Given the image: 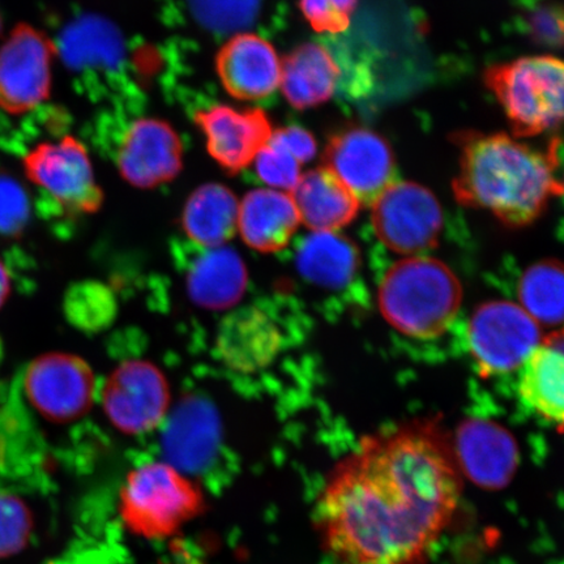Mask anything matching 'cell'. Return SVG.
<instances>
[{
	"mask_svg": "<svg viewBox=\"0 0 564 564\" xmlns=\"http://www.w3.org/2000/svg\"><path fill=\"white\" fill-rule=\"evenodd\" d=\"M359 0H300L303 17L319 33L348 30Z\"/></svg>",
	"mask_w": 564,
	"mask_h": 564,
	"instance_id": "obj_31",
	"label": "cell"
},
{
	"mask_svg": "<svg viewBox=\"0 0 564 564\" xmlns=\"http://www.w3.org/2000/svg\"><path fill=\"white\" fill-rule=\"evenodd\" d=\"M218 77L238 100H260L280 86L281 61L267 40L253 33H239L225 44L216 58Z\"/></svg>",
	"mask_w": 564,
	"mask_h": 564,
	"instance_id": "obj_15",
	"label": "cell"
},
{
	"mask_svg": "<svg viewBox=\"0 0 564 564\" xmlns=\"http://www.w3.org/2000/svg\"><path fill=\"white\" fill-rule=\"evenodd\" d=\"M31 217V202L25 189L10 175L0 173V239H17Z\"/></svg>",
	"mask_w": 564,
	"mask_h": 564,
	"instance_id": "obj_29",
	"label": "cell"
},
{
	"mask_svg": "<svg viewBox=\"0 0 564 564\" xmlns=\"http://www.w3.org/2000/svg\"><path fill=\"white\" fill-rule=\"evenodd\" d=\"M11 293V276L10 271L7 270V267L3 264L2 260H0V307L3 306V303L9 299Z\"/></svg>",
	"mask_w": 564,
	"mask_h": 564,
	"instance_id": "obj_33",
	"label": "cell"
},
{
	"mask_svg": "<svg viewBox=\"0 0 564 564\" xmlns=\"http://www.w3.org/2000/svg\"><path fill=\"white\" fill-rule=\"evenodd\" d=\"M3 343H2V338H0V364H2V359H3Z\"/></svg>",
	"mask_w": 564,
	"mask_h": 564,
	"instance_id": "obj_34",
	"label": "cell"
},
{
	"mask_svg": "<svg viewBox=\"0 0 564 564\" xmlns=\"http://www.w3.org/2000/svg\"><path fill=\"white\" fill-rule=\"evenodd\" d=\"M460 167L454 194L463 206L491 212L509 227L532 224L550 199L564 194L556 180L560 140L546 151L520 143L506 133H463Z\"/></svg>",
	"mask_w": 564,
	"mask_h": 564,
	"instance_id": "obj_2",
	"label": "cell"
},
{
	"mask_svg": "<svg viewBox=\"0 0 564 564\" xmlns=\"http://www.w3.org/2000/svg\"><path fill=\"white\" fill-rule=\"evenodd\" d=\"M259 178L278 192L293 193L301 181V164L291 154L268 143L256 158Z\"/></svg>",
	"mask_w": 564,
	"mask_h": 564,
	"instance_id": "obj_30",
	"label": "cell"
},
{
	"mask_svg": "<svg viewBox=\"0 0 564 564\" xmlns=\"http://www.w3.org/2000/svg\"><path fill=\"white\" fill-rule=\"evenodd\" d=\"M541 340L540 324L517 303H485L469 322L470 355L484 377L520 370Z\"/></svg>",
	"mask_w": 564,
	"mask_h": 564,
	"instance_id": "obj_8",
	"label": "cell"
},
{
	"mask_svg": "<svg viewBox=\"0 0 564 564\" xmlns=\"http://www.w3.org/2000/svg\"><path fill=\"white\" fill-rule=\"evenodd\" d=\"M259 3L260 0H189L200 23L220 32L249 25L257 15Z\"/></svg>",
	"mask_w": 564,
	"mask_h": 564,
	"instance_id": "obj_27",
	"label": "cell"
},
{
	"mask_svg": "<svg viewBox=\"0 0 564 564\" xmlns=\"http://www.w3.org/2000/svg\"><path fill=\"white\" fill-rule=\"evenodd\" d=\"M183 148L178 133L161 119L143 118L126 130L117 151L123 178L139 188L172 181L182 171Z\"/></svg>",
	"mask_w": 564,
	"mask_h": 564,
	"instance_id": "obj_13",
	"label": "cell"
},
{
	"mask_svg": "<svg viewBox=\"0 0 564 564\" xmlns=\"http://www.w3.org/2000/svg\"><path fill=\"white\" fill-rule=\"evenodd\" d=\"M519 397L532 412L564 433V327L542 337L520 369Z\"/></svg>",
	"mask_w": 564,
	"mask_h": 564,
	"instance_id": "obj_17",
	"label": "cell"
},
{
	"mask_svg": "<svg viewBox=\"0 0 564 564\" xmlns=\"http://www.w3.org/2000/svg\"><path fill=\"white\" fill-rule=\"evenodd\" d=\"M455 454L423 426L370 436L333 471L316 523L335 564H423L462 498Z\"/></svg>",
	"mask_w": 564,
	"mask_h": 564,
	"instance_id": "obj_1",
	"label": "cell"
},
{
	"mask_svg": "<svg viewBox=\"0 0 564 564\" xmlns=\"http://www.w3.org/2000/svg\"><path fill=\"white\" fill-rule=\"evenodd\" d=\"M521 307L545 326L564 324V263L545 260L528 268L520 280Z\"/></svg>",
	"mask_w": 564,
	"mask_h": 564,
	"instance_id": "obj_24",
	"label": "cell"
},
{
	"mask_svg": "<svg viewBox=\"0 0 564 564\" xmlns=\"http://www.w3.org/2000/svg\"><path fill=\"white\" fill-rule=\"evenodd\" d=\"M203 494L172 464L154 462L127 475L119 513L138 538L162 540L181 531L203 509Z\"/></svg>",
	"mask_w": 564,
	"mask_h": 564,
	"instance_id": "obj_5",
	"label": "cell"
},
{
	"mask_svg": "<svg viewBox=\"0 0 564 564\" xmlns=\"http://www.w3.org/2000/svg\"><path fill=\"white\" fill-rule=\"evenodd\" d=\"M300 224L292 195L278 189H253L239 204L238 230L245 243L259 252L285 249Z\"/></svg>",
	"mask_w": 564,
	"mask_h": 564,
	"instance_id": "obj_18",
	"label": "cell"
},
{
	"mask_svg": "<svg viewBox=\"0 0 564 564\" xmlns=\"http://www.w3.org/2000/svg\"><path fill=\"white\" fill-rule=\"evenodd\" d=\"M297 265L303 278L324 288H341L359 265L355 243L337 231H314L300 246Z\"/></svg>",
	"mask_w": 564,
	"mask_h": 564,
	"instance_id": "obj_23",
	"label": "cell"
},
{
	"mask_svg": "<svg viewBox=\"0 0 564 564\" xmlns=\"http://www.w3.org/2000/svg\"><path fill=\"white\" fill-rule=\"evenodd\" d=\"M189 297L202 307L228 308L241 300L247 271L241 257L228 247L207 249L196 259L187 278Z\"/></svg>",
	"mask_w": 564,
	"mask_h": 564,
	"instance_id": "obj_21",
	"label": "cell"
},
{
	"mask_svg": "<svg viewBox=\"0 0 564 564\" xmlns=\"http://www.w3.org/2000/svg\"><path fill=\"white\" fill-rule=\"evenodd\" d=\"M485 86L497 98L513 138L538 137L564 123V62L524 56L485 69Z\"/></svg>",
	"mask_w": 564,
	"mask_h": 564,
	"instance_id": "obj_4",
	"label": "cell"
},
{
	"mask_svg": "<svg viewBox=\"0 0 564 564\" xmlns=\"http://www.w3.org/2000/svg\"><path fill=\"white\" fill-rule=\"evenodd\" d=\"M340 76V67L328 48L307 42L281 63L280 86L288 102L303 110L327 102Z\"/></svg>",
	"mask_w": 564,
	"mask_h": 564,
	"instance_id": "obj_20",
	"label": "cell"
},
{
	"mask_svg": "<svg viewBox=\"0 0 564 564\" xmlns=\"http://www.w3.org/2000/svg\"><path fill=\"white\" fill-rule=\"evenodd\" d=\"M323 161L361 206L371 207L388 187L399 181L391 145L366 127H345L335 132L324 150Z\"/></svg>",
	"mask_w": 564,
	"mask_h": 564,
	"instance_id": "obj_11",
	"label": "cell"
},
{
	"mask_svg": "<svg viewBox=\"0 0 564 564\" xmlns=\"http://www.w3.org/2000/svg\"><path fill=\"white\" fill-rule=\"evenodd\" d=\"M268 143L284 150L301 165L315 158L317 148L313 133L299 126H289L272 132Z\"/></svg>",
	"mask_w": 564,
	"mask_h": 564,
	"instance_id": "obj_32",
	"label": "cell"
},
{
	"mask_svg": "<svg viewBox=\"0 0 564 564\" xmlns=\"http://www.w3.org/2000/svg\"><path fill=\"white\" fill-rule=\"evenodd\" d=\"M101 398L112 425L127 434H141L151 432L165 417L169 388L156 366L130 361L111 372Z\"/></svg>",
	"mask_w": 564,
	"mask_h": 564,
	"instance_id": "obj_12",
	"label": "cell"
},
{
	"mask_svg": "<svg viewBox=\"0 0 564 564\" xmlns=\"http://www.w3.org/2000/svg\"><path fill=\"white\" fill-rule=\"evenodd\" d=\"M458 468L474 481L499 488L511 478L518 464L512 435L496 422L468 420L457 433Z\"/></svg>",
	"mask_w": 564,
	"mask_h": 564,
	"instance_id": "obj_16",
	"label": "cell"
},
{
	"mask_svg": "<svg viewBox=\"0 0 564 564\" xmlns=\"http://www.w3.org/2000/svg\"><path fill=\"white\" fill-rule=\"evenodd\" d=\"M371 223L388 249L408 258L433 249L443 228L441 204L419 183L399 180L372 204Z\"/></svg>",
	"mask_w": 564,
	"mask_h": 564,
	"instance_id": "obj_9",
	"label": "cell"
},
{
	"mask_svg": "<svg viewBox=\"0 0 564 564\" xmlns=\"http://www.w3.org/2000/svg\"><path fill=\"white\" fill-rule=\"evenodd\" d=\"M276 340V329L262 314L247 312L229 319L223 330L221 347L230 362L251 369L271 358Z\"/></svg>",
	"mask_w": 564,
	"mask_h": 564,
	"instance_id": "obj_26",
	"label": "cell"
},
{
	"mask_svg": "<svg viewBox=\"0 0 564 564\" xmlns=\"http://www.w3.org/2000/svg\"><path fill=\"white\" fill-rule=\"evenodd\" d=\"M23 166L26 178L56 214L77 217L101 208L102 189L86 147L76 138L41 141L24 154Z\"/></svg>",
	"mask_w": 564,
	"mask_h": 564,
	"instance_id": "obj_6",
	"label": "cell"
},
{
	"mask_svg": "<svg viewBox=\"0 0 564 564\" xmlns=\"http://www.w3.org/2000/svg\"><path fill=\"white\" fill-rule=\"evenodd\" d=\"M195 122L207 140L210 156L228 174H237L249 166L273 132L262 109L237 110L215 105L197 111Z\"/></svg>",
	"mask_w": 564,
	"mask_h": 564,
	"instance_id": "obj_14",
	"label": "cell"
},
{
	"mask_svg": "<svg viewBox=\"0 0 564 564\" xmlns=\"http://www.w3.org/2000/svg\"><path fill=\"white\" fill-rule=\"evenodd\" d=\"M562 186H563V189H564V181H563V183H562Z\"/></svg>",
	"mask_w": 564,
	"mask_h": 564,
	"instance_id": "obj_35",
	"label": "cell"
},
{
	"mask_svg": "<svg viewBox=\"0 0 564 564\" xmlns=\"http://www.w3.org/2000/svg\"><path fill=\"white\" fill-rule=\"evenodd\" d=\"M301 223L313 231H337L358 215L361 203L328 167L322 166L301 176L292 193Z\"/></svg>",
	"mask_w": 564,
	"mask_h": 564,
	"instance_id": "obj_19",
	"label": "cell"
},
{
	"mask_svg": "<svg viewBox=\"0 0 564 564\" xmlns=\"http://www.w3.org/2000/svg\"><path fill=\"white\" fill-rule=\"evenodd\" d=\"M239 204L228 187L209 183L188 197L182 227L192 241L204 249L223 247L238 230Z\"/></svg>",
	"mask_w": 564,
	"mask_h": 564,
	"instance_id": "obj_22",
	"label": "cell"
},
{
	"mask_svg": "<svg viewBox=\"0 0 564 564\" xmlns=\"http://www.w3.org/2000/svg\"><path fill=\"white\" fill-rule=\"evenodd\" d=\"M20 388L26 403L42 420L66 425L90 411L96 379L83 358L67 352H51L26 366Z\"/></svg>",
	"mask_w": 564,
	"mask_h": 564,
	"instance_id": "obj_7",
	"label": "cell"
},
{
	"mask_svg": "<svg viewBox=\"0 0 564 564\" xmlns=\"http://www.w3.org/2000/svg\"><path fill=\"white\" fill-rule=\"evenodd\" d=\"M62 51L73 68L116 67L121 61V37L109 23L88 19L74 24L62 39Z\"/></svg>",
	"mask_w": 564,
	"mask_h": 564,
	"instance_id": "obj_25",
	"label": "cell"
},
{
	"mask_svg": "<svg viewBox=\"0 0 564 564\" xmlns=\"http://www.w3.org/2000/svg\"><path fill=\"white\" fill-rule=\"evenodd\" d=\"M32 517L17 497L0 492V556L20 552L30 541Z\"/></svg>",
	"mask_w": 564,
	"mask_h": 564,
	"instance_id": "obj_28",
	"label": "cell"
},
{
	"mask_svg": "<svg viewBox=\"0 0 564 564\" xmlns=\"http://www.w3.org/2000/svg\"><path fill=\"white\" fill-rule=\"evenodd\" d=\"M462 295L456 274L441 260L411 257L386 273L378 301L384 319L400 334L429 340L454 323Z\"/></svg>",
	"mask_w": 564,
	"mask_h": 564,
	"instance_id": "obj_3",
	"label": "cell"
},
{
	"mask_svg": "<svg viewBox=\"0 0 564 564\" xmlns=\"http://www.w3.org/2000/svg\"><path fill=\"white\" fill-rule=\"evenodd\" d=\"M58 47L28 24L13 28L0 45V109L21 116L44 104L52 90Z\"/></svg>",
	"mask_w": 564,
	"mask_h": 564,
	"instance_id": "obj_10",
	"label": "cell"
}]
</instances>
